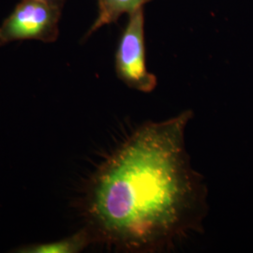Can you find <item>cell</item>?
I'll use <instances>...</instances> for the list:
<instances>
[{
	"mask_svg": "<svg viewBox=\"0 0 253 253\" xmlns=\"http://www.w3.org/2000/svg\"><path fill=\"white\" fill-rule=\"evenodd\" d=\"M147 1L149 0H98V17L91 27L89 34L100 27L116 22L124 13L129 15L143 8Z\"/></svg>",
	"mask_w": 253,
	"mask_h": 253,
	"instance_id": "4",
	"label": "cell"
},
{
	"mask_svg": "<svg viewBox=\"0 0 253 253\" xmlns=\"http://www.w3.org/2000/svg\"><path fill=\"white\" fill-rule=\"evenodd\" d=\"M89 242V235L85 232L72 236L53 244L42 245L30 249L29 253H78Z\"/></svg>",
	"mask_w": 253,
	"mask_h": 253,
	"instance_id": "5",
	"label": "cell"
},
{
	"mask_svg": "<svg viewBox=\"0 0 253 253\" xmlns=\"http://www.w3.org/2000/svg\"><path fill=\"white\" fill-rule=\"evenodd\" d=\"M48 4H51V5H54V6H57V7H60L62 8V5H63L64 1L65 0H42Z\"/></svg>",
	"mask_w": 253,
	"mask_h": 253,
	"instance_id": "6",
	"label": "cell"
},
{
	"mask_svg": "<svg viewBox=\"0 0 253 253\" xmlns=\"http://www.w3.org/2000/svg\"><path fill=\"white\" fill-rule=\"evenodd\" d=\"M60 9L42 0H21L0 26V46L25 40L54 42L58 36Z\"/></svg>",
	"mask_w": 253,
	"mask_h": 253,
	"instance_id": "3",
	"label": "cell"
},
{
	"mask_svg": "<svg viewBox=\"0 0 253 253\" xmlns=\"http://www.w3.org/2000/svg\"><path fill=\"white\" fill-rule=\"evenodd\" d=\"M192 112L139 126L105 163L91 194L100 235L130 253L166 249L198 225L206 189L185 146Z\"/></svg>",
	"mask_w": 253,
	"mask_h": 253,
	"instance_id": "1",
	"label": "cell"
},
{
	"mask_svg": "<svg viewBox=\"0 0 253 253\" xmlns=\"http://www.w3.org/2000/svg\"><path fill=\"white\" fill-rule=\"evenodd\" d=\"M116 70L118 78L134 90L150 93L157 86V77L146 68L143 8L129 14L118 44Z\"/></svg>",
	"mask_w": 253,
	"mask_h": 253,
	"instance_id": "2",
	"label": "cell"
}]
</instances>
